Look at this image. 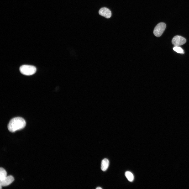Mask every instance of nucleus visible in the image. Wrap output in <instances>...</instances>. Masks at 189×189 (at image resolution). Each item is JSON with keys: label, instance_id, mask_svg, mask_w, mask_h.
Segmentation results:
<instances>
[{"label": "nucleus", "instance_id": "obj_7", "mask_svg": "<svg viewBox=\"0 0 189 189\" xmlns=\"http://www.w3.org/2000/svg\"><path fill=\"white\" fill-rule=\"evenodd\" d=\"M109 165L108 160L107 159H104L102 161L101 169L102 171H105L108 169Z\"/></svg>", "mask_w": 189, "mask_h": 189}, {"label": "nucleus", "instance_id": "obj_5", "mask_svg": "<svg viewBox=\"0 0 189 189\" xmlns=\"http://www.w3.org/2000/svg\"><path fill=\"white\" fill-rule=\"evenodd\" d=\"M14 180V178L12 176H7L3 180L0 181V184L2 186H7L11 184Z\"/></svg>", "mask_w": 189, "mask_h": 189}, {"label": "nucleus", "instance_id": "obj_3", "mask_svg": "<svg viewBox=\"0 0 189 189\" xmlns=\"http://www.w3.org/2000/svg\"><path fill=\"white\" fill-rule=\"evenodd\" d=\"M166 27V25L164 23H158L155 27L153 31L154 35L157 37H159L162 35Z\"/></svg>", "mask_w": 189, "mask_h": 189}, {"label": "nucleus", "instance_id": "obj_12", "mask_svg": "<svg viewBox=\"0 0 189 189\" xmlns=\"http://www.w3.org/2000/svg\"><path fill=\"white\" fill-rule=\"evenodd\" d=\"M2 186L0 184V189H1L2 188Z\"/></svg>", "mask_w": 189, "mask_h": 189}, {"label": "nucleus", "instance_id": "obj_1", "mask_svg": "<svg viewBox=\"0 0 189 189\" xmlns=\"http://www.w3.org/2000/svg\"><path fill=\"white\" fill-rule=\"evenodd\" d=\"M26 123L24 119L21 117H16L12 119L8 125V128L10 132H14L23 128Z\"/></svg>", "mask_w": 189, "mask_h": 189}, {"label": "nucleus", "instance_id": "obj_10", "mask_svg": "<svg viewBox=\"0 0 189 189\" xmlns=\"http://www.w3.org/2000/svg\"><path fill=\"white\" fill-rule=\"evenodd\" d=\"M173 50L178 53L181 54L184 53V51L179 46H175L173 48Z\"/></svg>", "mask_w": 189, "mask_h": 189}, {"label": "nucleus", "instance_id": "obj_2", "mask_svg": "<svg viewBox=\"0 0 189 189\" xmlns=\"http://www.w3.org/2000/svg\"><path fill=\"white\" fill-rule=\"evenodd\" d=\"M21 73L26 75H30L34 74L36 72V68L34 66L29 65H23L19 68Z\"/></svg>", "mask_w": 189, "mask_h": 189}, {"label": "nucleus", "instance_id": "obj_6", "mask_svg": "<svg viewBox=\"0 0 189 189\" xmlns=\"http://www.w3.org/2000/svg\"><path fill=\"white\" fill-rule=\"evenodd\" d=\"M99 13L101 16L107 18H110L112 15V13L110 10L106 7L101 8L99 11Z\"/></svg>", "mask_w": 189, "mask_h": 189}, {"label": "nucleus", "instance_id": "obj_11", "mask_svg": "<svg viewBox=\"0 0 189 189\" xmlns=\"http://www.w3.org/2000/svg\"><path fill=\"white\" fill-rule=\"evenodd\" d=\"M96 189H102V188L100 187H98L96 188Z\"/></svg>", "mask_w": 189, "mask_h": 189}, {"label": "nucleus", "instance_id": "obj_9", "mask_svg": "<svg viewBox=\"0 0 189 189\" xmlns=\"http://www.w3.org/2000/svg\"><path fill=\"white\" fill-rule=\"evenodd\" d=\"M125 175L128 180L130 182H132L134 180V175L132 173L127 171L125 173Z\"/></svg>", "mask_w": 189, "mask_h": 189}, {"label": "nucleus", "instance_id": "obj_8", "mask_svg": "<svg viewBox=\"0 0 189 189\" xmlns=\"http://www.w3.org/2000/svg\"><path fill=\"white\" fill-rule=\"evenodd\" d=\"M7 176V173L6 170L3 168H0V181H1Z\"/></svg>", "mask_w": 189, "mask_h": 189}, {"label": "nucleus", "instance_id": "obj_4", "mask_svg": "<svg viewBox=\"0 0 189 189\" xmlns=\"http://www.w3.org/2000/svg\"><path fill=\"white\" fill-rule=\"evenodd\" d=\"M186 39L182 36L177 35L175 36L172 40V43L174 46H179L185 44Z\"/></svg>", "mask_w": 189, "mask_h": 189}]
</instances>
